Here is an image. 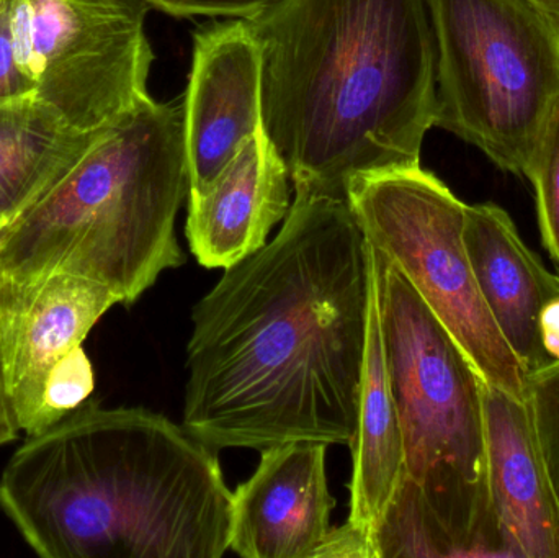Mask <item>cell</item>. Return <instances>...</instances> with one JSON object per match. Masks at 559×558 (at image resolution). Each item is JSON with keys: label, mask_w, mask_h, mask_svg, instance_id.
I'll list each match as a JSON object with an SVG mask.
<instances>
[{"label": "cell", "mask_w": 559, "mask_h": 558, "mask_svg": "<svg viewBox=\"0 0 559 558\" xmlns=\"http://www.w3.org/2000/svg\"><path fill=\"white\" fill-rule=\"evenodd\" d=\"M370 290L347 200L295 193L277 236L193 308L183 428L216 452L350 444Z\"/></svg>", "instance_id": "obj_1"}, {"label": "cell", "mask_w": 559, "mask_h": 558, "mask_svg": "<svg viewBox=\"0 0 559 558\" xmlns=\"http://www.w3.org/2000/svg\"><path fill=\"white\" fill-rule=\"evenodd\" d=\"M248 23L295 193L347 200L360 174L419 166L437 110L430 0H277Z\"/></svg>", "instance_id": "obj_2"}, {"label": "cell", "mask_w": 559, "mask_h": 558, "mask_svg": "<svg viewBox=\"0 0 559 558\" xmlns=\"http://www.w3.org/2000/svg\"><path fill=\"white\" fill-rule=\"evenodd\" d=\"M0 510L45 558H219L231 539L218 452L159 413L95 400L16 449Z\"/></svg>", "instance_id": "obj_3"}, {"label": "cell", "mask_w": 559, "mask_h": 558, "mask_svg": "<svg viewBox=\"0 0 559 558\" xmlns=\"http://www.w3.org/2000/svg\"><path fill=\"white\" fill-rule=\"evenodd\" d=\"M189 193L183 102L151 97L0 226V277L78 275L134 304L164 271L186 264L176 219Z\"/></svg>", "instance_id": "obj_4"}, {"label": "cell", "mask_w": 559, "mask_h": 558, "mask_svg": "<svg viewBox=\"0 0 559 558\" xmlns=\"http://www.w3.org/2000/svg\"><path fill=\"white\" fill-rule=\"evenodd\" d=\"M368 248L406 474L453 557H501L489 501L485 382L400 269Z\"/></svg>", "instance_id": "obj_5"}, {"label": "cell", "mask_w": 559, "mask_h": 558, "mask_svg": "<svg viewBox=\"0 0 559 558\" xmlns=\"http://www.w3.org/2000/svg\"><path fill=\"white\" fill-rule=\"evenodd\" d=\"M436 127L527 179L559 100V25L528 0H430Z\"/></svg>", "instance_id": "obj_6"}, {"label": "cell", "mask_w": 559, "mask_h": 558, "mask_svg": "<svg viewBox=\"0 0 559 558\" xmlns=\"http://www.w3.org/2000/svg\"><path fill=\"white\" fill-rule=\"evenodd\" d=\"M347 202L368 245L400 269L485 385L525 400L527 372L492 320L466 251V203L420 164L354 177Z\"/></svg>", "instance_id": "obj_7"}, {"label": "cell", "mask_w": 559, "mask_h": 558, "mask_svg": "<svg viewBox=\"0 0 559 558\" xmlns=\"http://www.w3.org/2000/svg\"><path fill=\"white\" fill-rule=\"evenodd\" d=\"M150 10L143 0H10L16 61L35 97L85 133L150 100Z\"/></svg>", "instance_id": "obj_8"}, {"label": "cell", "mask_w": 559, "mask_h": 558, "mask_svg": "<svg viewBox=\"0 0 559 558\" xmlns=\"http://www.w3.org/2000/svg\"><path fill=\"white\" fill-rule=\"evenodd\" d=\"M117 304L105 285L78 275L55 274L33 284L0 277V393L19 431L48 429L49 376Z\"/></svg>", "instance_id": "obj_9"}, {"label": "cell", "mask_w": 559, "mask_h": 558, "mask_svg": "<svg viewBox=\"0 0 559 558\" xmlns=\"http://www.w3.org/2000/svg\"><path fill=\"white\" fill-rule=\"evenodd\" d=\"M262 127L261 46L248 20L199 26L183 95L190 193L205 190Z\"/></svg>", "instance_id": "obj_10"}, {"label": "cell", "mask_w": 559, "mask_h": 558, "mask_svg": "<svg viewBox=\"0 0 559 558\" xmlns=\"http://www.w3.org/2000/svg\"><path fill=\"white\" fill-rule=\"evenodd\" d=\"M325 451L308 441L262 451L258 471L233 491L229 550L245 558H314L335 508Z\"/></svg>", "instance_id": "obj_11"}, {"label": "cell", "mask_w": 559, "mask_h": 558, "mask_svg": "<svg viewBox=\"0 0 559 558\" xmlns=\"http://www.w3.org/2000/svg\"><path fill=\"white\" fill-rule=\"evenodd\" d=\"M488 484L501 557L559 558V501L524 399L485 385Z\"/></svg>", "instance_id": "obj_12"}, {"label": "cell", "mask_w": 559, "mask_h": 558, "mask_svg": "<svg viewBox=\"0 0 559 558\" xmlns=\"http://www.w3.org/2000/svg\"><path fill=\"white\" fill-rule=\"evenodd\" d=\"M289 170L264 127L205 190L189 193L186 236L206 269H229L267 245L289 206Z\"/></svg>", "instance_id": "obj_13"}, {"label": "cell", "mask_w": 559, "mask_h": 558, "mask_svg": "<svg viewBox=\"0 0 559 558\" xmlns=\"http://www.w3.org/2000/svg\"><path fill=\"white\" fill-rule=\"evenodd\" d=\"M463 238L486 307L506 343L527 376L548 366L540 314L559 295V274L545 268L511 215L496 203L466 205Z\"/></svg>", "instance_id": "obj_14"}, {"label": "cell", "mask_w": 559, "mask_h": 558, "mask_svg": "<svg viewBox=\"0 0 559 558\" xmlns=\"http://www.w3.org/2000/svg\"><path fill=\"white\" fill-rule=\"evenodd\" d=\"M348 448L354 468L348 485L350 514L347 523L373 539L374 527L406 474L403 431L388 372L373 265L358 422Z\"/></svg>", "instance_id": "obj_15"}, {"label": "cell", "mask_w": 559, "mask_h": 558, "mask_svg": "<svg viewBox=\"0 0 559 558\" xmlns=\"http://www.w3.org/2000/svg\"><path fill=\"white\" fill-rule=\"evenodd\" d=\"M107 128L75 130L35 95L0 105V226L68 173Z\"/></svg>", "instance_id": "obj_16"}, {"label": "cell", "mask_w": 559, "mask_h": 558, "mask_svg": "<svg viewBox=\"0 0 559 558\" xmlns=\"http://www.w3.org/2000/svg\"><path fill=\"white\" fill-rule=\"evenodd\" d=\"M373 547L377 558L453 557L449 537L407 474L374 527Z\"/></svg>", "instance_id": "obj_17"}, {"label": "cell", "mask_w": 559, "mask_h": 558, "mask_svg": "<svg viewBox=\"0 0 559 558\" xmlns=\"http://www.w3.org/2000/svg\"><path fill=\"white\" fill-rule=\"evenodd\" d=\"M537 199L542 242L559 274V100L527 177Z\"/></svg>", "instance_id": "obj_18"}, {"label": "cell", "mask_w": 559, "mask_h": 558, "mask_svg": "<svg viewBox=\"0 0 559 558\" xmlns=\"http://www.w3.org/2000/svg\"><path fill=\"white\" fill-rule=\"evenodd\" d=\"M525 402L559 501V360L528 376Z\"/></svg>", "instance_id": "obj_19"}, {"label": "cell", "mask_w": 559, "mask_h": 558, "mask_svg": "<svg viewBox=\"0 0 559 558\" xmlns=\"http://www.w3.org/2000/svg\"><path fill=\"white\" fill-rule=\"evenodd\" d=\"M95 376L91 359L81 347L72 351L49 376L45 389L46 426L56 425L91 399Z\"/></svg>", "instance_id": "obj_20"}, {"label": "cell", "mask_w": 559, "mask_h": 558, "mask_svg": "<svg viewBox=\"0 0 559 558\" xmlns=\"http://www.w3.org/2000/svg\"><path fill=\"white\" fill-rule=\"evenodd\" d=\"M151 9L159 10L176 19L193 16H225V19L249 20L277 0H143Z\"/></svg>", "instance_id": "obj_21"}, {"label": "cell", "mask_w": 559, "mask_h": 558, "mask_svg": "<svg viewBox=\"0 0 559 558\" xmlns=\"http://www.w3.org/2000/svg\"><path fill=\"white\" fill-rule=\"evenodd\" d=\"M33 94L32 84L20 69L10 26V0L0 3V105Z\"/></svg>", "instance_id": "obj_22"}, {"label": "cell", "mask_w": 559, "mask_h": 558, "mask_svg": "<svg viewBox=\"0 0 559 558\" xmlns=\"http://www.w3.org/2000/svg\"><path fill=\"white\" fill-rule=\"evenodd\" d=\"M314 558H377L370 534L345 523L332 527Z\"/></svg>", "instance_id": "obj_23"}, {"label": "cell", "mask_w": 559, "mask_h": 558, "mask_svg": "<svg viewBox=\"0 0 559 558\" xmlns=\"http://www.w3.org/2000/svg\"><path fill=\"white\" fill-rule=\"evenodd\" d=\"M540 340L548 363L559 360V295L545 305L540 314Z\"/></svg>", "instance_id": "obj_24"}, {"label": "cell", "mask_w": 559, "mask_h": 558, "mask_svg": "<svg viewBox=\"0 0 559 558\" xmlns=\"http://www.w3.org/2000/svg\"><path fill=\"white\" fill-rule=\"evenodd\" d=\"M16 436H19V429H16L9 408H7L5 400H3L2 393H0V446L13 441V439H16Z\"/></svg>", "instance_id": "obj_25"}, {"label": "cell", "mask_w": 559, "mask_h": 558, "mask_svg": "<svg viewBox=\"0 0 559 558\" xmlns=\"http://www.w3.org/2000/svg\"><path fill=\"white\" fill-rule=\"evenodd\" d=\"M528 2L534 3L542 12L547 13L559 25V0H528Z\"/></svg>", "instance_id": "obj_26"}, {"label": "cell", "mask_w": 559, "mask_h": 558, "mask_svg": "<svg viewBox=\"0 0 559 558\" xmlns=\"http://www.w3.org/2000/svg\"><path fill=\"white\" fill-rule=\"evenodd\" d=\"M0 3H2V0H0Z\"/></svg>", "instance_id": "obj_27"}]
</instances>
